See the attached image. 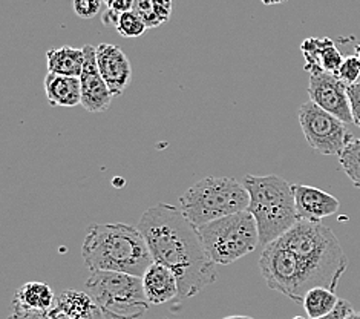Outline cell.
<instances>
[{
    "mask_svg": "<svg viewBox=\"0 0 360 319\" xmlns=\"http://www.w3.org/2000/svg\"><path fill=\"white\" fill-rule=\"evenodd\" d=\"M136 227L148 243L153 263L175 273L179 299L193 298L217 282V264L205 252L198 227L186 218L181 209L167 203L150 206Z\"/></svg>",
    "mask_w": 360,
    "mask_h": 319,
    "instance_id": "6da1fadb",
    "label": "cell"
},
{
    "mask_svg": "<svg viewBox=\"0 0 360 319\" xmlns=\"http://www.w3.org/2000/svg\"><path fill=\"white\" fill-rule=\"evenodd\" d=\"M82 258L91 273L120 272L140 278L153 264L140 229L123 223L89 226L82 246Z\"/></svg>",
    "mask_w": 360,
    "mask_h": 319,
    "instance_id": "7a4b0ae2",
    "label": "cell"
},
{
    "mask_svg": "<svg viewBox=\"0 0 360 319\" xmlns=\"http://www.w3.org/2000/svg\"><path fill=\"white\" fill-rule=\"evenodd\" d=\"M278 241L297 256L316 287L336 292L348 267V260L330 227L322 223L299 220Z\"/></svg>",
    "mask_w": 360,
    "mask_h": 319,
    "instance_id": "3957f363",
    "label": "cell"
},
{
    "mask_svg": "<svg viewBox=\"0 0 360 319\" xmlns=\"http://www.w3.org/2000/svg\"><path fill=\"white\" fill-rule=\"evenodd\" d=\"M253 215L259 232V244L269 246L299 221L293 194V184L278 175H245L244 183Z\"/></svg>",
    "mask_w": 360,
    "mask_h": 319,
    "instance_id": "277c9868",
    "label": "cell"
},
{
    "mask_svg": "<svg viewBox=\"0 0 360 319\" xmlns=\"http://www.w3.org/2000/svg\"><path fill=\"white\" fill-rule=\"evenodd\" d=\"M248 204L250 195L245 186L230 177L200 180L179 196V209L196 227L247 211Z\"/></svg>",
    "mask_w": 360,
    "mask_h": 319,
    "instance_id": "5b68a950",
    "label": "cell"
},
{
    "mask_svg": "<svg viewBox=\"0 0 360 319\" xmlns=\"http://www.w3.org/2000/svg\"><path fill=\"white\" fill-rule=\"evenodd\" d=\"M84 286L105 319H140L149 310L150 304L140 277L120 272H94Z\"/></svg>",
    "mask_w": 360,
    "mask_h": 319,
    "instance_id": "8992f818",
    "label": "cell"
},
{
    "mask_svg": "<svg viewBox=\"0 0 360 319\" xmlns=\"http://www.w3.org/2000/svg\"><path fill=\"white\" fill-rule=\"evenodd\" d=\"M198 232L205 252L217 265L233 264L259 244L258 226L248 211L204 224Z\"/></svg>",
    "mask_w": 360,
    "mask_h": 319,
    "instance_id": "52a82bcc",
    "label": "cell"
},
{
    "mask_svg": "<svg viewBox=\"0 0 360 319\" xmlns=\"http://www.w3.org/2000/svg\"><path fill=\"white\" fill-rule=\"evenodd\" d=\"M259 269L269 289L282 293L299 304L304 303L307 292L316 287L297 256L278 239L264 247Z\"/></svg>",
    "mask_w": 360,
    "mask_h": 319,
    "instance_id": "ba28073f",
    "label": "cell"
},
{
    "mask_svg": "<svg viewBox=\"0 0 360 319\" xmlns=\"http://www.w3.org/2000/svg\"><path fill=\"white\" fill-rule=\"evenodd\" d=\"M299 125L307 143L322 155H339L354 139L344 122L323 111L313 101H307L297 111Z\"/></svg>",
    "mask_w": 360,
    "mask_h": 319,
    "instance_id": "9c48e42d",
    "label": "cell"
},
{
    "mask_svg": "<svg viewBox=\"0 0 360 319\" xmlns=\"http://www.w3.org/2000/svg\"><path fill=\"white\" fill-rule=\"evenodd\" d=\"M347 88L348 86L336 74L322 71L310 74L307 91L308 96H310V101L316 103L317 106L348 125L354 123V120Z\"/></svg>",
    "mask_w": 360,
    "mask_h": 319,
    "instance_id": "30bf717a",
    "label": "cell"
},
{
    "mask_svg": "<svg viewBox=\"0 0 360 319\" xmlns=\"http://www.w3.org/2000/svg\"><path fill=\"white\" fill-rule=\"evenodd\" d=\"M84 65L80 75L82 82V106L88 112H103L112 103V92L103 79L97 65V48L84 45Z\"/></svg>",
    "mask_w": 360,
    "mask_h": 319,
    "instance_id": "8fae6325",
    "label": "cell"
},
{
    "mask_svg": "<svg viewBox=\"0 0 360 319\" xmlns=\"http://www.w3.org/2000/svg\"><path fill=\"white\" fill-rule=\"evenodd\" d=\"M97 65L112 96H122L132 79V66L123 49L110 43L97 46Z\"/></svg>",
    "mask_w": 360,
    "mask_h": 319,
    "instance_id": "7c38bea8",
    "label": "cell"
},
{
    "mask_svg": "<svg viewBox=\"0 0 360 319\" xmlns=\"http://www.w3.org/2000/svg\"><path fill=\"white\" fill-rule=\"evenodd\" d=\"M296 212L299 220L321 223V220L331 217L340 208L336 196L308 184H293Z\"/></svg>",
    "mask_w": 360,
    "mask_h": 319,
    "instance_id": "4fadbf2b",
    "label": "cell"
},
{
    "mask_svg": "<svg viewBox=\"0 0 360 319\" xmlns=\"http://www.w3.org/2000/svg\"><path fill=\"white\" fill-rule=\"evenodd\" d=\"M301 51L305 58L304 70L308 74L323 71L338 75L342 63H344V57H342L340 51L328 37L307 39L302 42Z\"/></svg>",
    "mask_w": 360,
    "mask_h": 319,
    "instance_id": "5bb4252c",
    "label": "cell"
},
{
    "mask_svg": "<svg viewBox=\"0 0 360 319\" xmlns=\"http://www.w3.org/2000/svg\"><path fill=\"white\" fill-rule=\"evenodd\" d=\"M143 287L150 306L170 303L179 295L175 273L158 263H153L143 275Z\"/></svg>",
    "mask_w": 360,
    "mask_h": 319,
    "instance_id": "9a60e30c",
    "label": "cell"
},
{
    "mask_svg": "<svg viewBox=\"0 0 360 319\" xmlns=\"http://www.w3.org/2000/svg\"><path fill=\"white\" fill-rule=\"evenodd\" d=\"M51 310L70 319H105L88 292L65 290L56 296L54 307Z\"/></svg>",
    "mask_w": 360,
    "mask_h": 319,
    "instance_id": "2e32d148",
    "label": "cell"
},
{
    "mask_svg": "<svg viewBox=\"0 0 360 319\" xmlns=\"http://www.w3.org/2000/svg\"><path fill=\"white\" fill-rule=\"evenodd\" d=\"M45 92L49 105L74 108L82 105L80 77H68L48 73L45 77Z\"/></svg>",
    "mask_w": 360,
    "mask_h": 319,
    "instance_id": "e0dca14e",
    "label": "cell"
},
{
    "mask_svg": "<svg viewBox=\"0 0 360 319\" xmlns=\"http://www.w3.org/2000/svg\"><path fill=\"white\" fill-rule=\"evenodd\" d=\"M54 303L56 295L46 282L31 281L15 290L11 306L27 312H51Z\"/></svg>",
    "mask_w": 360,
    "mask_h": 319,
    "instance_id": "ac0fdd59",
    "label": "cell"
},
{
    "mask_svg": "<svg viewBox=\"0 0 360 319\" xmlns=\"http://www.w3.org/2000/svg\"><path fill=\"white\" fill-rule=\"evenodd\" d=\"M84 65V51L83 48L62 46L51 48L46 51V66L48 73L80 77Z\"/></svg>",
    "mask_w": 360,
    "mask_h": 319,
    "instance_id": "d6986e66",
    "label": "cell"
},
{
    "mask_svg": "<svg viewBox=\"0 0 360 319\" xmlns=\"http://www.w3.org/2000/svg\"><path fill=\"white\" fill-rule=\"evenodd\" d=\"M336 292L327 287H314L307 292L304 298V308L308 319H319L330 315L339 304Z\"/></svg>",
    "mask_w": 360,
    "mask_h": 319,
    "instance_id": "ffe728a7",
    "label": "cell"
},
{
    "mask_svg": "<svg viewBox=\"0 0 360 319\" xmlns=\"http://www.w3.org/2000/svg\"><path fill=\"white\" fill-rule=\"evenodd\" d=\"M172 6V0H135L132 11L141 17L146 27L157 28L169 20Z\"/></svg>",
    "mask_w": 360,
    "mask_h": 319,
    "instance_id": "44dd1931",
    "label": "cell"
},
{
    "mask_svg": "<svg viewBox=\"0 0 360 319\" xmlns=\"http://www.w3.org/2000/svg\"><path fill=\"white\" fill-rule=\"evenodd\" d=\"M340 168L356 187L360 189V137L353 139L339 155Z\"/></svg>",
    "mask_w": 360,
    "mask_h": 319,
    "instance_id": "7402d4cb",
    "label": "cell"
},
{
    "mask_svg": "<svg viewBox=\"0 0 360 319\" xmlns=\"http://www.w3.org/2000/svg\"><path fill=\"white\" fill-rule=\"evenodd\" d=\"M115 30L122 34L123 37L127 39H134V37H140L148 30L146 23L141 20V17L134 13V11H127L120 14L118 22Z\"/></svg>",
    "mask_w": 360,
    "mask_h": 319,
    "instance_id": "603a6c76",
    "label": "cell"
},
{
    "mask_svg": "<svg viewBox=\"0 0 360 319\" xmlns=\"http://www.w3.org/2000/svg\"><path fill=\"white\" fill-rule=\"evenodd\" d=\"M338 77L347 86L354 85V83L359 82V79H360V60L356 54L348 56V57L344 58V63H342V66H340Z\"/></svg>",
    "mask_w": 360,
    "mask_h": 319,
    "instance_id": "cb8c5ba5",
    "label": "cell"
},
{
    "mask_svg": "<svg viewBox=\"0 0 360 319\" xmlns=\"http://www.w3.org/2000/svg\"><path fill=\"white\" fill-rule=\"evenodd\" d=\"M103 4V0H74L72 8L80 19H92L100 13Z\"/></svg>",
    "mask_w": 360,
    "mask_h": 319,
    "instance_id": "d4e9b609",
    "label": "cell"
},
{
    "mask_svg": "<svg viewBox=\"0 0 360 319\" xmlns=\"http://www.w3.org/2000/svg\"><path fill=\"white\" fill-rule=\"evenodd\" d=\"M347 91H348L351 112H353L354 125H357L360 127V82H357L354 85H349Z\"/></svg>",
    "mask_w": 360,
    "mask_h": 319,
    "instance_id": "484cf974",
    "label": "cell"
},
{
    "mask_svg": "<svg viewBox=\"0 0 360 319\" xmlns=\"http://www.w3.org/2000/svg\"><path fill=\"white\" fill-rule=\"evenodd\" d=\"M106 5V10L114 11L117 14H123L134 10L135 0H103Z\"/></svg>",
    "mask_w": 360,
    "mask_h": 319,
    "instance_id": "4316f807",
    "label": "cell"
},
{
    "mask_svg": "<svg viewBox=\"0 0 360 319\" xmlns=\"http://www.w3.org/2000/svg\"><path fill=\"white\" fill-rule=\"evenodd\" d=\"M354 308L351 306V303H348L347 299H340L338 307L333 310V312L327 316L319 318V319H345L349 313H353Z\"/></svg>",
    "mask_w": 360,
    "mask_h": 319,
    "instance_id": "83f0119b",
    "label": "cell"
},
{
    "mask_svg": "<svg viewBox=\"0 0 360 319\" xmlns=\"http://www.w3.org/2000/svg\"><path fill=\"white\" fill-rule=\"evenodd\" d=\"M8 319H54L49 312H27V310L11 307V315Z\"/></svg>",
    "mask_w": 360,
    "mask_h": 319,
    "instance_id": "f1b7e54d",
    "label": "cell"
},
{
    "mask_svg": "<svg viewBox=\"0 0 360 319\" xmlns=\"http://www.w3.org/2000/svg\"><path fill=\"white\" fill-rule=\"evenodd\" d=\"M264 5H279V4H284L287 0H259Z\"/></svg>",
    "mask_w": 360,
    "mask_h": 319,
    "instance_id": "f546056e",
    "label": "cell"
},
{
    "mask_svg": "<svg viewBox=\"0 0 360 319\" xmlns=\"http://www.w3.org/2000/svg\"><path fill=\"white\" fill-rule=\"evenodd\" d=\"M51 316H53L54 319H70V318H66L65 315H60V313H57V312H54V310H51Z\"/></svg>",
    "mask_w": 360,
    "mask_h": 319,
    "instance_id": "4dcf8cb0",
    "label": "cell"
},
{
    "mask_svg": "<svg viewBox=\"0 0 360 319\" xmlns=\"http://www.w3.org/2000/svg\"><path fill=\"white\" fill-rule=\"evenodd\" d=\"M345 319H360V312H353V313H349Z\"/></svg>",
    "mask_w": 360,
    "mask_h": 319,
    "instance_id": "1f68e13d",
    "label": "cell"
},
{
    "mask_svg": "<svg viewBox=\"0 0 360 319\" xmlns=\"http://www.w3.org/2000/svg\"><path fill=\"white\" fill-rule=\"evenodd\" d=\"M224 319H255L252 316H227Z\"/></svg>",
    "mask_w": 360,
    "mask_h": 319,
    "instance_id": "d6a6232c",
    "label": "cell"
},
{
    "mask_svg": "<svg viewBox=\"0 0 360 319\" xmlns=\"http://www.w3.org/2000/svg\"><path fill=\"white\" fill-rule=\"evenodd\" d=\"M354 49H356V56H357L359 60H360V43H357V45L354 46Z\"/></svg>",
    "mask_w": 360,
    "mask_h": 319,
    "instance_id": "836d02e7",
    "label": "cell"
},
{
    "mask_svg": "<svg viewBox=\"0 0 360 319\" xmlns=\"http://www.w3.org/2000/svg\"><path fill=\"white\" fill-rule=\"evenodd\" d=\"M293 319H307V318H304V316H296V318H293Z\"/></svg>",
    "mask_w": 360,
    "mask_h": 319,
    "instance_id": "e575fe53",
    "label": "cell"
},
{
    "mask_svg": "<svg viewBox=\"0 0 360 319\" xmlns=\"http://www.w3.org/2000/svg\"><path fill=\"white\" fill-rule=\"evenodd\" d=\"M72 2H74V0H72Z\"/></svg>",
    "mask_w": 360,
    "mask_h": 319,
    "instance_id": "d590c367",
    "label": "cell"
}]
</instances>
